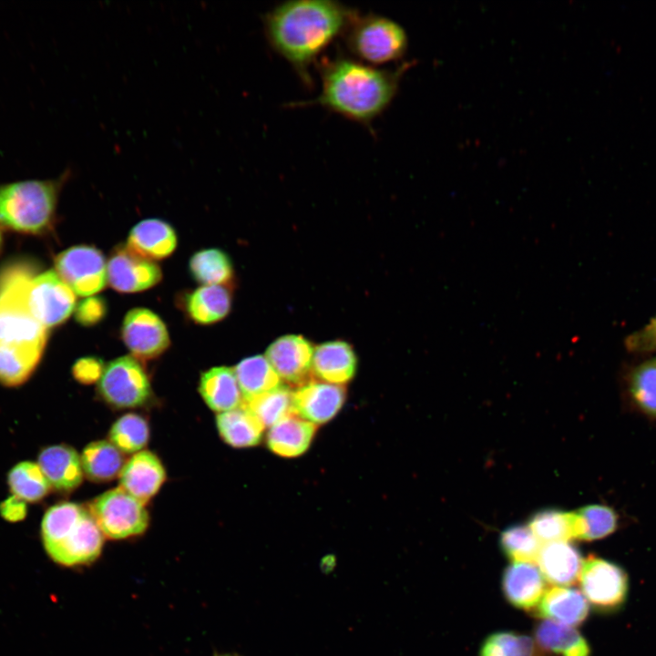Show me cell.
I'll return each mask as SVG.
<instances>
[{"mask_svg":"<svg viewBox=\"0 0 656 656\" xmlns=\"http://www.w3.org/2000/svg\"><path fill=\"white\" fill-rule=\"evenodd\" d=\"M357 12L330 0L282 3L263 17L266 37L306 85L309 67L337 36H343Z\"/></svg>","mask_w":656,"mask_h":656,"instance_id":"6da1fadb","label":"cell"},{"mask_svg":"<svg viewBox=\"0 0 656 656\" xmlns=\"http://www.w3.org/2000/svg\"><path fill=\"white\" fill-rule=\"evenodd\" d=\"M36 268L15 261L0 269V384H24L39 364L48 329L31 313L27 290Z\"/></svg>","mask_w":656,"mask_h":656,"instance_id":"7a4b0ae2","label":"cell"},{"mask_svg":"<svg viewBox=\"0 0 656 656\" xmlns=\"http://www.w3.org/2000/svg\"><path fill=\"white\" fill-rule=\"evenodd\" d=\"M409 67L405 63L395 70H388L343 56L325 60L320 68L321 92L304 105H319L369 126L392 103Z\"/></svg>","mask_w":656,"mask_h":656,"instance_id":"3957f363","label":"cell"},{"mask_svg":"<svg viewBox=\"0 0 656 656\" xmlns=\"http://www.w3.org/2000/svg\"><path fill=\"white\" fill-rule=\"evenodd\" d=\"M41 537L46 554L66 567L94 561L100 555L104 542V535L89 509L66 501L46 511Z\"/></svg>","mask_w":656,"mask_h":656,"instance_id":"277c9868","label":"cell"},{"mask_svg":"<svg viewBox=\"0 0 656 656\" xmlns=\"http://www.w3.org/2000/svg\"><path fill=\"white\" fill-rule=\"evenodd\" d=\"M70 175L67 169L56 179L0 184V224L20 233H45L54 223L60 191Z\"/></svg>","mask_w":656,"mask_h":656,"instance_id":"5b68a950","label":"cell"},{"mask_svg":"<svg viewBox=\"0 0 656 656\" xmlns=\"http://www.w3.org/2000/svg\"><path fill=\"white\" fill-rule=\"evenodd\" d=\"M343 36L351 53L373 65L402 58L408 46L405 29L395 21L379 15L357 14Z\"/></svg>","mask_w":656,"mask_h":656,"instance_id":"8992f818","label":"cell"},{"mask_svg":"<svg viewBox=\"0 0 656 656\" xmlns=\"http://www.w3.org/2000/svg\"><path fill=\"white\" fill-rule=\"evenodd\" d=\"M103 535L112 539L138 536L149 525L145 504L121 487L96 497L88 507Z\"/></svg>","mask_w":656,"mask_h":656,"instance_id":"52a82bcc","label":"cell"},{"mask_svg":"<svg viewBox=\"0 0 656 656\" xmlns=\"http://www.w3.org/2000/svg\"><path fill=\"white\" fill-rule=\"evenodd\" d=\"M98 392L113 407L133 408L147 402L151 387L147 373L138 359L120 356L105 366L98 381Z\"/></svg>","mask_w":656,"mask_h":656,"instance_id":"ba28073f","label":"cell"},{"mask_svg":"<svg viewBox=\"0 0 656 656\" xmlns=\"http://www.w3.org/2000/svg\"><path fill=\"white\" fill-rule=\"evenodd\" d=\"M104 254L90 245L70 247L55 258L56 272L79 296H93L108 282Z\"/></svg>","mask_w":656,"mask_h":656,"instance_id":"9c48e42d","label":"cell"},{"mask_svg":"<svg viewBox=\"0 0 656 656\" xmlns=\"http://www.w3.org/2000/svg\"><path fill=\"white\" fill-rule=\"evenodd\" d=\"M76 293L55 271L36 273L28 286L27 303L46 328L61 324L76 308Z\"/></svg>","mask_w":656,"mask_h":656,"instance_id":"30bf717a","label":"cell"},{"mask_svg":"<svg viewBox=\"0 0 656 656\" xmlns=\"http://www.w3.org/2000/svg\"><path fill=\"white\" fill-rule=\"evenodd\" d=\"M586 600L593 606L610 610L621 605L628 591L626 572L615 563L595 556L588 557L579 576Z\"/></svg>","mask_w":656,"mask_h":656,"instance_id":"8fae6325","label":"cell"},{"mask_svg":"<svg viewBox=\"0 0 656 656\" xmlns=\"http://www.w3.org/2000/svg\"><path fill=\"white\" fill-rule=\"evenodd\" d=\"M120 335L136 359L157 358L170 344L169 333L162 319L151 310L142 307L133 308L126 313Z\"/></svg>","mask_w":656,"mask_h":656,"instance_id":"7c38bea8","label":"cell"},{"mask_svg":"<svg viewBox=\"0 0 656 656\" xmlns=\"http://www.w3.org/2000/svg\"><path fill=\"white\" fill-rule=\"evenodd\" d=\"M108 282L117 292H139L157 285L162 279L160 267L128 246H118L107 264Z\"/></svg>","mask_w":656,"mask_h":656,"instance_id":"4fadbf2b","label":"cell"},{"mask_svg":"<svg viewBox=\"0 0 656 656\" xmlns=\"http://www.w3.org/2000/svg\"><path fill=\"white\" fill-rule=\"evenodd\" d=\"M313 347L302 335H284L266 350L265 357L280 378L289 385L299 387L313 376Z\"/></svg>","mask_w":656,"mask_h":656,"instance_id":"5bb4252c","label":"cell"},{"mask_svg":"<svg viewBox=\"0 0 656 656\" xmlns=\"http://www.w3.org/2000/svg\"><path fill=\"white\" fill-rule=\"evenodd\" d=\"M345 398L343 385L311 380L293 391L294 413L314 425L324 424L340 411Z\"/></svg>","mask_w":656,"mask_h":656,"instance_id":"9a60e30c","label":"cell"},{"mask_svg":"<svg viewBox=\"0 0 656 656\" xmlns=\"http://www.w3.org/2000/svg\"><path fill=\"white\" fill-rule=\"evenodd\" d=\"M165 479L163 465L149 451L134 454L119 474L120 487L144 504L156 495Z\"/></svg>","mask_w":656,"mask_h":656,"instance_id":"2e32d148","label":"cell"},{"mask_svg":"<svg viewBox=\"0 0 656 656\" xmlns=\"http://www.w3.org/2000/svg\"><path fill=\"white\" fill-rule=\"evenodd\" d=\"M37 465L56 492L68 493L76 489L83 479L81 458L67 445H55L42 448Z\"/></svg>","mask_w":656,"mask_h":656,"instance_id":"e0dca14e","label":"cell"},{"mask_svg":"<svg viewBox=\"0 0 656 656\" xmlns=\"http://www.w3.org/2000/svg\"><path fill=\"white\" fill-rule=\"evenodd\" d=\"M583 561L579 549L569 541L543 544L537 558L544 579L561 587H568L579 579Z\"/></svg>","mask_w":656,"mask_h":656,"instance_id":"ac0fdd59","label":"cell"},{"mask_svg":"<svg viewBox=\"0 0 656 656\" xmlns=\"http://www.w3.org/2000/svg\"><path fill=\"white\" fill-rule=\"evenodd\" d=\"M503 593L513 606L529 610L545 592V579L534 563L513 562L503 573Z\"/></svg>","mask_w":656,"mask_h":656,"instance_id":"d6986e66","label":"cell"},{"mask_svg":"<svg viewBox=\"0 0 656 656\" xmlns=\"http://www.w3.org/2000/svg\"><path fill=\"white\" fill-rule=\"evenodd\" d=\"M178 237L174 228L159 219H147L130 231L127 246L150 261L162 260L176 250Z\"/></svg>","mask_w":656,"mask_h":656,"instance_id":"ffe728a7","label":"cell"},{"mask_svg":"<svg viewBox=\"0 0 656 656\" xmlns=\"http://www.w3.org/2000/svg\"><path fill=\"white\" fill-rule=\"evenodd\" d=\"M313 374L325 383L343 384L356 371V355L347 343L333 341L318 345L313 351Z\"/></svg>","mask_w":656,"mask_h":656,"instance_id":"44dd1931","label":"cell"},{"mask_svg":"<svg viewBox=\"0 0 656 656\" xmlns=\"http://www.w3.org/2000/svg\"><path fill=\"white\" fill-rule=\"evenodd\" d=\"M589 613L588 600L578 589L554 586L545 590L537 608L538 617L567 625H579Z\"/></svg>","mask_w":656,"mask_h":656,"instance_id":"7402d4cb","label":"cell"},{"mask_svg":"<svg viewBox=\"0 0 656 656\" xmlns=\"http://www.w3.org/2000/svg\"><path fill=\"white\" fill-rule=\"evenodd\" d=\"M199 392L207 405L213 411L223 413L243 404V395L233 368L212 367L201 374Z\"/></svg>","mask_w":656,"mask_h":656,"instance_id":"603a6c76","label":"cell"},{"mask_svg":"<svg viewBox=\"0 0 656 656\" xmlns=\"http://www.w3.org/2000/svg\"><path fill=\"white\" fill-rule=\"evenodd\" d=\"M316 429V425L292 414L270 427L268 447L280 456L296 457L308 449Z\"/></svg>","mask_w":656,"mask_h":656,"instance_id":"cb8c5ba5","label":"cell"},{"mask_svg":"<svg viewBox=\"0 0 656 656\" xmlns=\"http://www.w3.org/2000/svg\"><path fill=\"white\" fill-rule=\"evenodd\" d=\"M231 292L223 285H201L184 298V310L189 318L201 325L224 319L231 308Z\"/></svg>","mask_w":656,"mask_h":656,"instance_id":"d4e9b609","label":"cell"},{"mask_svg":"<svg viewBox=\"0 0 656 656\" xmlns=\"http://www.w3.org/2000/svg\"><path fill=\"white\" fill-rule=\"evenodd\" d=\"M216 425L220 437L233 447H250L258 445L264 430L261 422L243 405L238 408L219 413Z\"/></svg>","mask_w":656,"mask_h":656,"instance_id":"484cf974","label":"cell"},{"mask_svg":"<svg viewBox=\"0 0 656 656\" xmlns=\"http://www.w3.org/2000/svg\"><path fill=\"white\" fill-rule=\"evenodd\" d=\"M540 649L561 656H589V646L573 627L553 620L540 622L535 630Z\"/></svg>","mask_w":656,"mask_h":656,"instance_id":"4316f807","label":"cell"},{"mask_svg":"<svg viewBox=\"0 0 656 656\" xmlns=\"http://www.w3.org/2000/svg\"><path fill=\"white\" fill-rule=\"evenodd\" d=\"M87 477L95 482H106L119 476L125 464L121 451L106 440L88 444L80 456Z\"/></svg>","mask_w":656,"mask_h":656,"instance_id":"83f0119b","label":"cell"},{"mask_svg":"<svg viewBox=\"0 0 656 656\" xmlns=\"http://www.w3.org/2000/svg\"><path fill=\"white\" fill-rule=\"evenodd\" d=\"M243 400L272 390L281 384V378L265 356L255 355L241 360L233 368Z\"/></svg>","mask_w":656,"mask_h":656,"instance_id":"f1b7e54d","label":"cell"},{"mask_svg":"<svg viewBox=\"0 0 656 656\" xmlns=\"http://www.w3.org/2000/svg\"><path fill=\"white\" fill-rule=\"evenodd\" d=\"M190 272L201 285L230 284L233 280V266L230 257L220 249H203L190 259Z\"/></svg>","mask_w":656,"mask_h":656,"instance_id":"f546056e","label":"cell"},{"mask_svg":"<svg viewBox=\"0 0 656 656\" xmlns=\"http://www.w3.org/2000/svg\"><path fill=\"white\" fill-rule=\"evenodd\" d=\"M573 514L574 538L577 539H600L613 533L618 527V514L606 505H588Z\"/></svg>","mask_w":656,"mask_h":656,"instance_id":"4dcf8cb0","label":"cell"},{"mask_svg":"<svg viewBox=\"0 0 656 656\" xmlns=\"http://www.w3.org/2000/svg\"><path fill=\"white\" fill-rule=\"evenodd\" d=\"M246 406L264 425L271 427L278 421L294 413L293 391L280 386L256 396L243 400Z\"/></svg>","mask_w":656,"mask_h":656,"instance_id":"1f68e13d","label":"cell"},{"mask_svg":"<svg viewBox=\"0 0 656 656\" xmlns=\"http://www.w3.org/2000/svg\"><path fill=\"white\" fill-rule=\"evenodd\" d=\"M7 484L13 496L30 503L41 501L51 487L39 466L29 461L20 462L10 469Z\"/></svg>","mask_w":656,"mask_h":656,"instance_id":"d6a6232c","label":"cell"},{"mask_svg":"<svg viewBox=\"0 0 656 656\" xmlns=\"http://www.w3.org/2000/svg\"><path fill=\"white\" fill-rule=\"evenodd\" d=\"M528 526L543 544L574 538L573 512L558 509L540 510L530 518Z\"/></svg>","mask_w":656,"mask_h":656,"instance_id":"836d02e7","label":"cell"},{"mask_svg":"<svg viewBox=\"0 0 656 656\" xmlns=\"http://www.w3.org/2000/svg\"><path fill=\"white\" fill-rule=\"evenodd\" d=\"M149 438V427L137 414H126L115 421L109 430L110 442L121 452L133 454L140 451Z\"/></svg>","mask_w":656,"mask_h":656,"instance_id":"e575fe53","label":"cell"},{"mask_svg":"<svg viewBox=\"0 0 656 656\" xmlns=\"http://www.w3.org/2000/svg\"><path fill=\"white\" fill-rule=\"evenodd\" d=\"M629 391L635 405L656 418V357L634 368L629 380Z\"/></svg>","mask_w":656,"mask_h":656,"instance_id":"d590c367","label":"cell"},{"mask_svg":"<svg viewBox=\"0 0 656 656\" xmlns=\"http://www.w3.org/2000/svg\"><path fill=\"white\" fill-rule=\"evenodd\" d=\"M499 542L505 555L513 562L535 563L542 546L528 526L524 525L504 529Z\"/></svg>","mask_w":656,"mask_h":656,"instance_id":"8d00e7d4","label":"cell"},{"mask_svg":"<svg viewBox=\"0 0 656 656\" xmlns=\"http://www.w3.org/2000/svg\"><path fill=\"white\" fill-rule=\"evenodd\" d=\"M480 656H538L534 641L526 635L500 631L483 642Z\"/></svg>","mask_w":656,"mask_h":656,"instance_id":"74e56055","label":"cell"},{"mask_svg":"<svg viewBox=\"0 0 656 656\" xmlns=\"http://www.w3.org/2000/svg\"><path fill=\"white\" fill-rule=\"evenodd\" d=\"M107 312V302L102 297L88 296L76 306L75 318L81 325L90 327L100 323Z\"/></svg>","mask_w":656,"mask_h":656,"instance_id":"f35d334b","label":"cell"},{"mask_svg":"<svg viewBox=\"0 0 656 656\" xmlns=\"http://www.w3.org/2000/svg\"><path fill=\"white\" fill-rule=\"evenodd\" d=\"M105 366L103 361L96 356L77 359L72 367L73 377L83 384H91L101 378Z\"/></svg>","mask_w":656,"mask_h":656,"instance_id":"ab89813d","label":"cell"},{"mask_svg":"<svg viewBox=\"0 0 656 656\" xmlns=\"http://www.w3.org/2000/svg\"><path fill=\"white\" fill-rule=\"evenodd\" d=\"M27 513V507L24 500L12 496L0 503V515L10 522L24 519Z\"/></svg>","mask_w":656,"mask_h":656,"instance_id":"60d3db41","label":"cell"},{"mask_svg":"<svg viewBox=\"0 0 656 656\" xmlns=\"http://www.w3.org/2000/svg\"><path fill=\"white\" fill-rule=\"evenodd\" d=\"M636 350L656 349V317L630 343Z\"/></svg>","mask_w":656,"mask_h":656,"instance_id":"b9f144b4","label":"cell"},{"mask_svg":"<svg viewBox=\"0 0 656 656\" xmlns=\"http://www.w3.org/2000/svg\"><path fill=\"white\" fill-rule=\"evenodd\" d=\"M2 243H3V238H2V233H1V231H0V251H1V248H2Z\"/></svg>","mask_w":656,"mask_h":656,"instance_id":"7bdbcfd3","label":"cell"},{"mask_svg":"<svg viewBox=\"0 0 656 656\" xmlns=\"http://www.w3.org/2000/svg\"><path fill=\"white\" fill-rule=\"evenodd\" d=\"M220 656H232V655L225 654V655H220Z\"/></svg>","mask_w":656,"mask_h":656,"instance_id":"ee69618b","label":"cell"}]
</instances>
